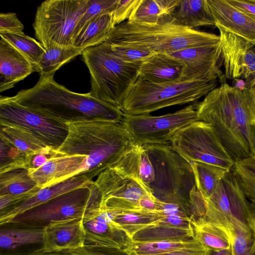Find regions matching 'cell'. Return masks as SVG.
Returning a JSON list of instances; mask_svg holds the SVG:
<instances>
[{
    "label": "cell",
    "instance_id": "3957f363",
    "mask_svg": "<svg viewBox=\"0 0 255 255\" xmlns=\"http://www.w3.org/2000/svg\"><path fill=\"white\" fill-rule=\"evenodd\" d=\"M66 125L68 134L57 152L64 155H86L83 174L92 179L115 165L136 146L121 123L93 120Z\"/></svg>",
    "mask_w": 255,
    "mask_h": 255
},
{
    "label": "cell",
    "instance_id": "ffe728a7",
    "mask_svg": "<svg viewBox=\"0 0 255 255\" xmlns=\"http://www.w3.org/2000/svg\"><path fill=\"white\" fill-rule=\"evenodd\" d=\"M83 219L50 225L44 229V250L46 253L74 250L85 246Z\"/></svg>",
    "mask_w": 255,
    "mask_h": 255
},
{
    "label": "cell",
    "instance_id": "7a4b0ae2",
    "mask_svg": "<svg viewBox=\"0 0 255 255\" xmlns=\"http://www.w3.org/2000/svg\"><path fill=\"white\" fill-rule=\"evenodd\" d=\"M40 75L33 87L12 97L19 104L66 124L93 120L121 123L124 113L117 107L93 97L90 93L72 92L54 80Z\"/></svg>",
    "mask_w": 255,
    "mask_h": 255
},
{
    "label": "cell",
    "instance_id": "d6a6232c",
    "mask_svg": "<svg viewBox=\"0 0 255 255\" xmlns=\"http://www.w3.org/2000/svg\"><path fill=\"white\" fill-rule=\"evenodd\" d=\"M38 188L28 170L17 169L0 173V196L22 194Z\"/></svg>",
    "mask_w": 255,
    "mask_h": 255
},
{
    "label": "cell",
    "instance_id": "d6986e66",
    "mask_svg": "<svg viewBox=\"0 0 255 255\" xmlns=\"http://www.w3.org/2000/svg\"><path fill=\"white\" fill-rule=\"evenodd\" d=\"M86 157V155L58 153L39 168L28 169V174L41 189L44 188L83 174Z\"/></svg>",
    "mask_w": 255,
    "mask_h": 255
},
{
    "label": "cell",
    "instance_id": "52a82bcc",
    "mask_svg": "<svg viewBox=\"0 0 255 255\" xmlns=\"http://www.w3.org/2000/svg\"><path fill=\"white\" fill-rule=\"evenodd\" d=\"M142 146L147 151L154 170V180L149 187L152 195L162 202L179 205L191 217V196L197 187L191 163L171 145L146 144Z\"/></svg>",
    "mask_w": 255,
    "mask_h": 255
},
{
    "label": "cell",
    "instance_id": "44dd1931",
    "mask_svg": "<svg viewBox=\"0 0 255 255\" xmlns=\"http://www.w3.org/2000/svg\"><path fill=\"white\" fill-rule=\"evenodd\" d=\"M92 179L87 174H81L40 189L31 197L4 212L0 213V224L7 222L18 215L62 194L78 188L88 186L93 181Z\"/></svg>",
    "mask_w": 255,
    "mask_h": 255
},
{
    "label": "cell",
    "instance_id": "4fadbf2b",
    "mask_svg": "<svg viewBox=\"0 0 255 255\" xmlns=\"http://www.w3.org/2000/svg\"><path fill=\"white\" fill-rule=\"evenodd\" d=\"M21 127L47 146L57 151L68 134L66 124L55 121L16 102L12 97L0 96V126Z\"/></svg>",
    "mask_w": 255,
    "mask_h": 255
},
{
    "label": "cell",
    "instance_id": "5bb4252c",
    "mask_svg": "<svg viewBox=\"0 0 255 255\" xmlns=\"http://www.w3.org/2000/svg\"><path fill=\"white\" fill-rule=\"evenodd\" d=\"M219 31L221 60L226 79L245 80L250 89L255 86V45L222 29Z\"/></svg>",
    "mask_w": 255,
    "mask_h": 255
},
{
    "label": "cell",
    "instance_id": "484cf974",
    "mask_svg": "<svg viewBox=\"0 0 255 255\" xmlns=\"http://www.w3.org/2000/svg\"><path fill=\"white\" fill-rule=\"evenodd\" d=\"M194 237L204 246L212 251L231 248L233 233L225 226L204 218L192 220Z\"/></svg>",
    "mask_w": 255,
    "mask_h": 255
},
{
    "label": "cell",
    "instance_id": "f907efd6",
    "mask_svg": "<svg viewBox=\"0 0 255 255\" xmlns=\"http://www.w3.org/2000/svg\"><path fill=\"white\" fill-rule=\"evenodd\" d=\"M250 92H251V93L252 95V96H253V100H254V104H255V93H253V92H252L251 91H250Z\"/></svg>",
    "mask_w": 255,
    "mask_h": 255
},
{
    "label": "cell",
    "instance_id": "cb8c5ba5",
    "mask_svg": "<svg viewBox=\"0 0 255 255\" xmlns=\"http://www.w3.org/2000/svg\"><path fill=\"white\" fill-rule=\"evenodd\" d=\"M183 64L167 54L155 53L138 68L139 77L154 83H164L180 80Z\"/></svg>",
    "mask_w": 255,
    "mask_h": 255
},
{
    "label": "cell",
    "instance_id": "d4e9b609",
    "mask_svg": "<svg viewBox=\"0 0 255 255\" xmlns=\"http://www.w3.org/2000/svg\"><path fill=\"white\" fill-rule=\"evenodd\" d=\"M193 227L173 226L163 221L161 216L147 227L135 233L130 241L136 243L184 241L194 238Z\"/></svg>",
    "mask_w": 255,
    "mask_h": 255
},
{
    "label": "cell",
    "instance_id": "277c9868",
    "mask_svg": "<svg viewBox=\"0 0 255 255\" xmlns=\"http://www.w3.org/2000/svg\"><path fill=\"white\" fill-rule=\"evenodd\" d=\"M219 41V35L180 25L167 15L154 23L126 21L115 26L105 42L140 46L156 53L169 54Z\"/></svg>",
    "mask_w": 255,
    "mask_h": 255
},
{
    "label": "cell",
    "instance_id": "836d02e7",
    "mask_svg": "<svg viewBox=\"0 0 255 255\" xmlns=\"http://www.w3.org/2000/svg\"><path fill=\"white\" fill-rule=\"evenodd\" d=\"M194 172L196 187L204 199L214 192L219 182L226 174L213 166L200 162L190 163Z\"/></svg>",
    "mask_w": 255,
    "mask_h": 255
},
{
    "label": "cell",
    "instance_id": "ee69618b",
    "mask_svg": "<svg viewBox=\"0 0 255 255\" xmlns=\"http://www.w3.org/2000/svg\"><path fill=\"white\" fill-rule=\"evenodd\" d=\"M139 0H118L113 11V19L115 26L128 19Z\"/></svg>",
    "mask_w": 255,
    "mask_h": 255
},
{
    "label": "cell",
    "instance_id": "2e32d148",
    "mask_svg": "<svg viewBox=\"0 0 255 255\" xmlns=\"http://www.w3.org/2000/svg\"><path fill=\"white\" fill-rule=\"evenodd\" d=\"M169 55L183 64L180 80L209 77L218 79L221 83L226 82L219 66L221 60L220 41L215 44L188 47Z\"/></svg>",
    "mask_w": 255,
    "mask_h": 255
},
{
    "label": "cell",
    "instance_id": "5b68a950",
    "mask_svg": "<svg viewBox=\"0 0 255 255\" xmlns=\"http://www.w3.org/2000/svg\"><path fill=\"white\" fill-rule=\"evenodd\" d=\"M81 55L90 74L91 95L120 109L139 77L138 68L120 59L107 42L84 49Z\"/></svg>",
    "mask_w": 255,
    "mask_h": 255
},
{
    "label": "cell",
    "instance_id": "1f68e13d",
    "mask_svg": "<svg viewBox=\"0 0 255 255\" xmlns=\"http://www.w3.org/2000/svg\"><path fill=\"white\" fill-rule=\"evenodd\" d=\"M200 243L195 238L184 241L143 243H136L130 241L123 250L127 255H161L193 247Z\"/></svg>",
    "mask_w": 255,
    "mask_h": 255
},
{
    "label": "cell",
    "instance_id": "d590c367",
    "mask_svg": "<svg viewBox=\"0 0 255 255\" xmlns=\"http://www.w3.org/2000/svg\"><path fill=\"white\" fill-rule=\"evenodd\" d=\"M161 216L154 213L142 211L121 212L114 218V221L124 231L130 240L136 232L147 227Z\"/></svg>",
    "mask_w": 255,
    "mask_h": 255
},
{
    "label": "cell",
    "instance_id": "7bdbcfd3",
    "mask_svg": "<svg viewBox=\"0 0 255 255\" xmlns=\"http://www.w3.org/2000/svg\"><path fill=\"white\" fill-rule=\"evenodd\" d=\"M24 26L15 13L0 14V33L23 34Z\"/></svg>",
    "mask_w": 255,
    "mask_h": 255
},
{
    "label": "cell",
    "instance_id": "7402d4cb",
    "mask_svg": "<svg viewBox=\"0 0 255 255\" xmlns=\"http://www.w3.org/2000/svg\"><path fill=\"white\" fill-rule=\"evenodd\" d=\"M34 72L30 61L4 39H0V92L12 88Z\"/></svg>",
    "mask_w": 255,
    "mask_h": 255
},
{
    "label": "cell",
    "instance_id": "30bf717a",
    "mask_svg": "<svg viewBox=\"0 0 255 255\" xmlns=\"http://www.w3.org/2000/svg\"><path fill=\"white\" fill-rule=\"evenodd\" d=\"M171 142L174 150L190 163H204L225 174L234 166L235 160L210 123L193 122L178 130Z\"/></svg>",
    "mask_w": 255,
    "mask_h": 255
},
{
    "label": "cell",
    "instance_id": "816d5d0a",
    "mask_svg": "<svg viewBox=\"0 0 255 255\" xmlns=\"http://www.w3.org/2000/svg\"><path fill=\"white\" fill-rule=\"evenodd\" d=\"M251 92L254 93H255V86L252 88V89H249Z\"/></svg>",
    "mask_w": 255,
    "mask_h": 255
},
{
    "label": "cell",
    "instance_id": "f35d334b",
    "mask_svg": "<svg viewBox=\"0 0 255 255\" xmlns=\"http://www.w3.org/2000/svg\"><path fill=\"white\" fill-rule=\"evenodd\" d=\"M91 4L79 20L75 29L73 40L93 18L106 12H113L118 0H91Z\"/></svg>",
    "mask_w": 255,
    "mask_h": 255
},
{
    "label": "cell",
    "instance_id": "ab89813d",
    "mask_svg": "<svg viewBox=\"0 0 255 255\" xmlns=\"http://www.w3.org/2000/svg\"><path fill=\"white\" fill-rule=\"evenodd\" d=\"M250 230H235L233 232L232 250L233 255H247L251 248Z\"/></svg>",
    "mask_w": 255,
    "mask_h": 255
},
{
    "label": "cell",
    "instance_id": "7dc6e473",
    "mask_svg": "<svg viewBox=\"0 0 255 255\" xmlns=\"http://www.w3.org/2000/svg\"><path fill=\"white\" fill-rule=\"evenodd\" d=\"M244 12L255 17V0H227Z\"/></svg>",
    "mask_w": 255,
    "mask_h": 255
},
{
    "label": "cell",
    "instance_id": "f6af8a7d",
    "mask_svg": "<svg viewBox=\"0 0 255 255\" xmlns=\"http://www.w3.org/2000/svg\"><path fill=\"white\" fill-rule=\"evenodd\" d=\"M40 189V188H36L30 192L19 195L0 196V213L4 212L21 201L31 197Z\"/></svg>",
    "mask_w": 255,
    "mask_h": 255
},
{
    "label": "cell",
    "instance_id": "603a6c76",
    "mask_svg": "<svg viewBox=\"0 0 255 255\" xmlns=\"http://www.w3.org/2000/svg\"><path fill=\"white\" fill-rule=\"evenodd\" d=\"M149 194H152L150 189L139 176L130 177L102 199L101 207L120 212L141 211L139 201Z\"/></svg>",
    "mask_w": 255,
    "mask_h": 255
},
{
    "label": "cell",
    "instance_id": "8992f818",
    "mask_svg": "<svg viewBox=\"0 0 255 255\" xmlns=\"http://www.w3.org/2000/svg\"><path fill=\"white\" fill-rule=\"evenodd\" d=\"M219 80L205 77L154 83L138 77L120 109L124 114H148L159 109L193 104L218 87Z\"/></svg>",
    "mask_w": 255,
    "mask_h": 255
},
{
    "label": "cell",
    "instance_id": "4316f807",
    "mask_svg": "<svg viewBox=\"0 0 255 255\" xmlns=\"http://www.w3.org/2000/svg\"><path fill=\"white\" fill-rule=\"evenodd\" d=\"M170 16L176 23L192 28L215 25L206 0H179Z\"/></svg>",
    "mask_w": 255,
    "mask_h": 255
},
{
    "label": "cell",
    "instance_id": "681fc988",
    "mask_svg": "<svg viewBox=\"0 0 255 255\" xmlns=\"http://www.w3.org/2000/svg\"><path fill=\"white\" fill-rule=\"evenodd\" d=\"M30 255H49V254L48 253H45L43 251H41L31 254Z\"/></svg>",
    "mask_w": 255,
    "mask_h": 255
},
{
    "label": "cell",
    "instance_id": "e0dca14e",
    "mask_svg": "<svg viewBox=\"0 0 255 255\" xmlns=\"http://www.w3.org/2000/svg\"><path fill=\"white\" fill-rule=\"evenodd\" d=\"M44 229L8 222L0 224V255H30L43 251Z\"/></svg>",
    "mask_w": 255,
    "mask_h": 255
},
{
    "label": "cell",
    "instance_id": "bcb514c9",
    "mask_svg": "<svg viewBox=\"0 0 255 255\" xmlns=\"http://www.w3.org/2000/svg\"><path fill=\"white\" fill-rule=\"evenodd\" d=\"M211 250L201 243L189 248L161 255H210Z\"/></svg>",
    "mask_w": 255,
    "mask_h": 255
},
{
    "label": "cell",
    "instance_id": "74e56055",
    "mask_svg": "<svg viewBox=\"0 0 255 255\" xmlns=\"http://www.w3.org/2000/svg\"><path fill=\"white\" fill-rule=\"evenodd\" d=\"M110 44L114 52L120 59L138 68L146 60L156 53L147 48L140 46Z\"/></svg>",
    "mask_w": 255,
    "mask_h": 255
},
{
    "label": "cell",
    "instance_id": "e575fe53",
    "mask_svg": "<svg viewBox=\"0 0 255 255\" xmlns=\"http://www.w3.org/2000/svg\"><path fill=\"white\" fill-rule=\"evenodd\" d=\"M0 36L25 56L32 64L35 69L45 52V48L40 42L24 33H1Z\"/></svg>",
    "mask_w": 255,
    "mask_h": 255
},
{
    "label": "cell",
    "instance_id": "7c38bea8",
    "mask_svg": "<svg viewBox=\"0 0 255 255\" xmlns=\"http://www.w3.org/2000/svg\"><path fill=\"white\" fill-rule=\"evenodd\" d=\"M199 121L195 103L174 113L154 116L124 114L121 123L130 133L134 144H166L180 129Z\"/></svg>",
    "mask_w": 255,
    "mask_h": 255
},
{
    "label": "cell",
    "instance_id": "b9f144b4",
    "mask_svg": "<svg viewBox=\"0 0 255 255\" xmlns=\"http://www.w3.org/2000/svg\"><path fill=\"white\" fill-rule=\"evenodd\" d=\"M49 255H127L123 250L103 249L86 247L65 250L57 253H48Z\"/></svg>",
    "mask_w": 255,
    "mask_h": 255
},
{
    "label": "cell",
    "instance_id": "4dcf8cb0",
    "mask_svg": "<svg viewBox=\"0 0 255 255\" xmlns=\"http://www.w3.org/2000/svg\"><path fill=\"white\" fill-rule=\"evenodd\" d=\"M84 49L74 47L53 46L45 49L35 68L34 71L40 75L48 76L77 56L82 54Z\"/></svg>",
    "mask_w": 255,
    "mask_h": 255
},
{
    "label": "cell",
    "instance_id": "f5cc1de1",
    "mask_svg": "<svg viewBox=\"0 0 255 255\" xmlns=\"http://www.w3.org/2000/svg\"><path fill=\"white\" fill-rule=\"evenodd\" d=\"M253 159H254L255 160V154L254 155V156L252 157Z\"/></svg>",
    "mask_w": 255,
    "mask_h": 255
},
{
    "label": "cell",
    "instance_id": "8fae6325",
    "mask_svg": "<svg viewBox=\"0 0 255 255\" xmlns=\"http://www.w3.org/2000/svg\"><path fill=\"white\" fill-rule=\"evenodd\" d=\"M204 201L205 212L202 218L225 226L232 233L235 230L250 229L243 221H255L254 208L233 169Z\"/></svg>",
    "mask_w": 255,
    "mask_h": 255
},
{
    "label": "cell",
    "instance_id": "83f0119b",
    "mask_svg": "<svg viewBox=\"0 0 255 255\" xmlns=\"http://www.w3.org/2000/svg\"><path fill=\"white\" fill-rule=\"evenodd\" d=\"M113 12L102 13L91 20L74 38L73 46L82 49L104 42L114 28Z\"/></svg>",
    "mask_w": 255,
    "mask_h": 255
},
{
    "label": "cell",
    "instance_id": "6da1fadb",
    "mask_svg": "<svg viewBox=\"0 0 255 255\" xmlns=\"http://www.w3.org/2000/svg\"><path fill=\"white\" fill-rule=\"evenodd\" d=\"M199 121L211 124L235 162L255 154V106L248 88L221 83L195 103Z\"/></svg>",
    "mask_w": 255,
    "mask_h": 255
},
{
    "label": "cell",
    "instance_id": "60d3db41",
    "mask_svg": "<svg viewBox=\"0 0 255 255\" xmlns=\"http://www.w3.org/2000/svg\"><path fill=\"white\" fill-rule=\"evenodd\" d=\"M138 146L139 150V177L142 182L149 188L154 180V168L145 149L143 146Z\"/></svg>",
    "mask_w": 255,
    "mask_h": 255
},
{
    "label": "cell",
    "instance_id": "8d00e7d4",
    "mask_svg": "<svg viewBox=\"0 0 255 255\" xmlns=\"http://www.w3.org/2000/svg\"><path fill=\"white\" fill-rule=\"evenodd\" d=\"M233 170L238 177L255 212V160L251 157L236 161Z\"/></svg>",
    "mask_w": 255,
    "mask_h": 255
},
{
    "label": "cell",
    "instance_id": "c3c4849f",
    "mask_svg": "<svg viewBox=\"0 0 255 255\" xmlns=\"http://www.w3.org/2000/svg\"><path fill=\"white\" fill-rule=\"evenodd\" d=\"M210 255H233L232 248L218 251L211 250Z\"/></svg>",
    "mask_w": 255,
    "mask_h": 255
},
{
    "label": "cell",
    "instance_id": "9c48e42d",
    "mask_svg": "<svg viewBox=\"0 0 255 255\" xmlns=\"http://www.w3.org/2000/svg\"><path fill=\"white\" fill-rule=\"evenodd\" d=\"M91 0H46L37 7L33 27L45 49L73 46L75 27Z\"/></svg>",
    "mask_w": 255,
    "mask_h": 255
},
{
    "label": "cell",
    "instance_id": "ac0fdd59",
    "mask_svg": "<svg viewBox=\"0 0 255 255\" xmlns=\"http://www.w3.org/2000/svg\"><path fill=\"white\" fill-rule=\"evenodd\" d=\"M215 26L255 45V17L240 10L227 0H206Z\"/></svg>",
    "mask_w": 255,
    "mask_h": 255
},
{
    "label": "cell",
    "instance_id": "f1b7e54d",
    "mask_svg": "<svg viewBox=\"0 0 255 255\" xmlns=\"http://www.w3.org/2000/svg\"><path fill=\"white\" fill-rule=\"evenodd\" d=\"M0 138L13 145L25 157L54 150L29 131L17 126H0Z\"/></svg>",
    "mask_w": 255,
    "mask_h": 255
},
{
    "label": "cell",
    "instance_id": "ba28073f",
    "mask_svg": "<svg viewBox=\"0 0 255 255\" xmlns=\"http://www.w3.org/2000/svg\"><path fill=\"white\" fill-rule=\"evenodd\" d=\"M100 201L93 181L88 186L64 193L31 208L8 222L44 229L55 223L83 219L88 211L97 208Z\"/></svg>",
    "mask_w": 255,
    "mask_h": 255
},
{
    "label": "cell",
    "instance_id": "f546056e",
    "mask_svg": "<svg viewBox=\"0 0 255 255\" xmlns=\"http://www.w3.org/2000/svg\"><path fill=\"white\" fill-rule=\"evenodd\" d=\"M179 0H139L128 21L154 23L161 18L170 15Z\"/></svg>",
    "mask_w": 255,
    "mask_h": 255
},
{
    "label": "cell",
    "instance_id": "9a60e30c",
    "mask_svg": "<svg viewBox=\"0 0 255 255\" xmlns=\"http://www.w3.org/2000/svg\"><path fill=\"white\" fill-rule=\"evenodd\" d=\"M119 212L100 207L86 213L83 218L85 246L124 250L130 240L114 221Z\"/></svg>",
    "mask_w": 255,
    "mask_h": 255
}]
</instances>
